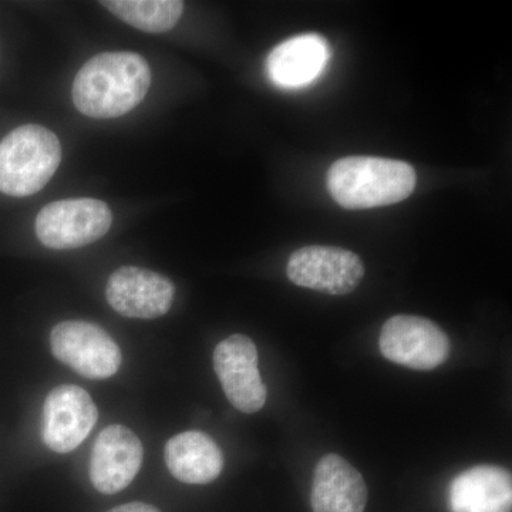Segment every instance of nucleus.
<instances>
[{
    "label": "nucleus",
    "mask_w": 512,
    "mask_h": 512,
    "mask_svg": "<svg viewBox=\"0 0 512 512\" xmlns=\"http://www.w3.org/2000/svg\"><path fill=\"white\" fill-rule=\"evenodd\" d=\"M151 86V69L137 53L94 56L74 77V106L93 119H114L136 109Z\"/></svg>",
    "instance_id": "f257e3e1"
},
{
    "label": "nucleus",
    "mask_w": 512,
    "mask_h": 512,
    "mask_svg": "<svg viewBox=\"0 0 512 512\" xmlns=\"http://www.w3.org/2000/svg\"><path fill=\"white\" fill-rule=\"evenodd\" d=\"M326 184L340 207L369 210L407 200L416 188L417 175L404 161L345 157L329 168Z\"/></svg>",
    "instance_id": "f03ea898"
},
{
    "label": "nucleus",
    "mask_w": 512,
    "mask_h": 512,
    "mask_svg": "<svg viewBox=\"0 0 512 512\" xmlns=\"http://www.w3.org/2000/svg\"><path fill=\"white\" fill-rule=\"evenodd\" d=\"M62 161L59 138L49 128L26 124L0 141V192L29 197L45 188Z\"/></svg>",
    "instance_id": "7ed1b4c3"
},
{
    "label": "nucleus",
    "mask_w": 512,
    "mask_h": 512,
    "mask_svg": "<svg viewBox=\"0 0 512 512\" xmlns=\"http://www.w3.org/2000/svg\"><path fill=\"white\" fill-rule=\"evenodd\" d=\"M113 222L109 205L94 198L55 201L36 218V235L47 248L74 249L99 241Z\"/></svg>",
    "instance_id": "20e7f679"
},
{
    "label": "nucleus",
    "mask_w": 512,
    "mask_h": 512,
    "mask_svg": "<svg viewBox=\"0 0 512 512\" xmlns=\"http://www.w3.org/2000/svg\"><path fill=\"white\" fill-rule=\"evenodd\" d=\"M53 356L86 379H109L121 366V350L106 330L84 320H66L50 333Z\"/></svg>",
    "instance_id": "39448f33"
},
{
    "label": "nucleus",
    "mask_w": 512,
    "mask_h": 512,
    "mask_svg": "<svg viewBox=\"0 0 512 512\" xmlns=\"http://www.w3.org/2000/svg\"><path fill=\"white\" fill-rule=\"evenodd\" d=\"M380 352L390 362L413 370H433L451 352L450 339L436 323L420 316L396 315L384 323Z\"/></svg>",
    "instance_id": "423d86ee"
},
{
    "label": "nucleus",
    "mask_w": 512,
    "mask_h": 512,
    "mask_svg": "<svg viewBox=\"0 0 512 512\" xmlns=\"http://www.w3.org/2000/svg\"><path fill=\"white\" fill-rule=\"evenodd\" d=\"M292 284L328 295H348L365 276L362 259L348 249L311 245L293 252L286 266Z\"/></svg>",
    "instance_id": "0eeeda50"
},
{
    "label": "nucleus",
    "mask_w": 512,
    "mask_h": 512,
    "mask_svg": "<svg viewBox=\"0 0 512 512\" xmlns=\"http://www.w3.org/2000/svg\"><path fill=\"white\" fill-rule=\"evenodd\" d=\"M214 370L229 403L239 412H259L266 387L258 369V349L248 336L232 335L214 350Z\"/></svg>",
    "instance_id": "6e6552de"
},
{
    "label": "nucleus",
    "mask_w": 512,
    "mask_h": 512,
    "mask_svg": "<svg viewBox=\"0 0 512 512\" xmlns=\"http://www.w3.org/2000/svg\"><path fill=\"white\" fill-rule=\"evenodd\" d=\"M99 412L90 394L74 384L57 386L43 407V441L55 453L76 450L92 433Z\"/></svg>",
    "instance_id": "1a4fd4ad"
},
{
    "label": "nucleus",
    "mask_w": 512,
    "mask_h": 512,
    "mask_svg": "<svg viewBox=\"0 0 512 512\" xmlns=\"http://www.w3.org/2000/svg\"><path fill=\"white\" fill-rule=\"evenodd\" d=\"M174 295L175 288L170 279L137 266L117 269L106 286L107 302L126 318H161L170 311Z\"/></svg>",
    "instance_id": "9d476101"
},
{
    "label": "nucleus",
    "mask_w": 512,
    "mask_h": 512,
    "mask_svg": "<svg viewBox=\"0 0 512 512\" xmlns=\"http://www.w3.org/2000/svg\"><path fill=\"white\" fill-rule=\"evenodd\" d=\"M143 464V444L127 427H106L94 443L90 480L101 494H116L133 483Z\"/></svg>",
    "instance_id": "9b49d317"
},
{
    "label": "nucleus",
    "mask_w": 512,
    "mask_h": 512,
    "mask_svg": "<svg viewBox=\"0 0 512 512\" xmlns=\"http://www.w3.org/2000/svg\"><path fill=\"white\" fill-rule=\"evenodd\" d=\"M313 512H365V478L338 454L320 458L313 473Z\"/></svg>",
    "instance_id": "f8f14e48"
},
{
    "label": "nucleus",
    "mask_w": 512,
    "mask_h": 512,
    "mask_svg": "<svg viewBox=\"0 0 512 512\" xmlns=\"http://www.w3.org/2000/svg\"><path fill=\"white\" fill-rule=\"evenodd\" d=\"M451 512H511L512 478L503 467L476 466L448 485Z\"/></svg>",
    "instance_id": "ddd939ff"
},
{
    "label": "nucleus",
    "mask_w": 512,
    "mask_h": 512,
    "mask_svg": "<svg viewBox=\"0 0 512 512\" xmlns=\"http://www.w3.org/2000/svg\"><path fill=\"white\" fill-rule=\"evenodd\" d=\"M329 59V46L322 36L309 33L285 40L266 60V72L276 86L296 89L318 79Z\"/></svg>",
    "instance_id": "4468645a"
},
{
    "label": "nucleus",
    "mask_w": 512,
    "mask_h": 512,
    "mask_svg": "<svg viewBox=\"0 0 512 512\" xmlns=\"http://www.w3.org/2000/svg\"><path fill=\"white\" fill-rule=\"evenodd\" d=\"M165 464L185 484H208L224 470V454L208 434L184 431L165 444Z\"/></svg>",
    "instance_id": "2eb2a0df"
},
{
    "label": "nucleus",
    "mask_w": 512,
    "mask_h": 512,
    "mask_svg": "<svg viewBox=\"0 0 512 512\" xmlns=\"http://www.w3.org/2000/svg\"><path fill=\"white\" fill-rule=\"evenodd\" d=\"M101 5L123 22L147 33L168 32L184 12L180 0H107Z\"/></svg>",
    "instance_id": "dca6fc26"
},
{
    "label": "nucleus",
    "mask_w": 512,
    "mask_h": 512,
    "mask_svg": "<svg viewBox=\"0 0 512 512\" xmlns=\"http://www.w3.org/2000/svg\"><path fill=\"white\" fill-rule=\"evenodd\" d=\"M107 512H160L154 505L146 503H128L120 505V507L113 508V510Z\"/></svg>",
    "instance_id": "f3484780"
}]
</instances>
